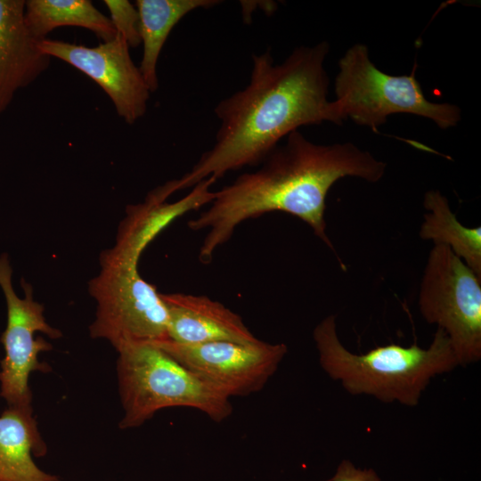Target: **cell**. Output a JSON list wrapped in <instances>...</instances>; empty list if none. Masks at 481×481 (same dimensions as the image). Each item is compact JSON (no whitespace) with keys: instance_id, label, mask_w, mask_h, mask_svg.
<instances>
[{"instance_id":"cell-1","label":"cell","mask_w":481,"mask_h":481,"mask_svg":"<svg viewBox=\"0 0 481 481\" xmlns=\"http://www.w3.org/2000/svg\"><path fill=\"white\" fill-rule=\"evenodd\" d=\"M329 50L326 41L299 46L279 64L270 48L253 53L249 83L215 108L220 126L213 146L189 172L161 185L164 192L169 197L207 178L261 164L300 126L330 122Z\"/></svg>"},{"instance_id":"cell-2","label":"cell","mask_w":481,"mask_h":481,"mask_svg":"<svg viewBox=\"0 0 481 481\" xmlns=\"http://www.w3.org/2000/svg\"><path fill=\"white\" fill-rule=\"evenodd\" d=\"M260 168L239 175L216 192L210 206L188 222L208 230L200 261L207 264L237 226L270 212H284L306 223L330 249L324 213L326 197L339 179L353 176L379 182L387 165L351 143L318 144L293 131L262 161Z\"/></svg>"},{"instance_id":"cell-3","label":"cell","mask_w":481,"mask_h":481,"mask_svg":"<svg viewBox=\"0 0 481 481\" xmlns=\"http://www.w3.org/2000/svg\"><path fill=\"white\" fill-rule=\"evenodd\" d=\"M313 337L320 365L332 379L349 394L372 395L383 403L416 406L435 376L459 365L449 338L438 328L428 348L389 344L359 355L340 342L334 315L322 320Z\"/></svg>"},{"instance_id":"cell-4","label":"cell","mask_w":481,"mask_h":481,"mask_svg":"<svg viewBox=\"0 0 481 481\" xmlns=\"http://www.w3.org/2000/svg\"><path fill=\"white\" fill-rule=\"evenodd\" d=\"M336 98L330 102L331 123L347 118L377 132L387 117L412 114L432 120L438 127L457 126L461 114L458 106L428 101L414 71L394 76L381 71L369 57L363 44L352 45L338 61L335 78Z\"/></svg>"},{"instance_id":"cell-5","label":"cell","mask_w":481,"mask_h":481,"mask_svg":"<svg viewBox=\"0 0 481 481\" xmlns=\"http://www.w3.org/2000/svg\"><path fill=\"white\" fill-rule=\"evenodd\" d=\"M117 371L124 408L120 428L141 426L159 410L189 407L220 422L232 412L230 397L153 344L118 350Z\"/></svg>"},{"instance_id":"cell-6","label":"cell","mask_w":481,"mask_h":481,"mask_svg":"<svg viewBox=\"0 0 481 481\" xmlns=\"http://www.w3.org/2000/svg\"><path fill=\"white\" fill-rule=\"evenodd\" d=\"M418 306L425 321L447 335L459 365L481 359V276L448 247L430 250Z\"/></svg>"},{"instance_id":"cell-7","label":"cell","mask_w":481,"mask_h":481,"mask_svg":"<svg viewBox=\"0 0 481 481\" xmlns=\"http://www.w3.org/2000/svg\"><path fill=\"white\" fill-rule=\"evenodd\" d=\"M100 263V273L89 282V293L97 303L91 336L107 339L117 351L167 340V307L155 286L140 275L137 265Z\"/></svg>"},{"instance_id":"cell-8","label":"cell","mask_w":481,"mask_h":481,"mask_svg":"<svg viewBox=\"0 0 481 481\" xmlns=\"http://www.w3.org/2000/svg\"><path fill=\"white\" fill-rule=\"evenodd\" d=\"M12 269L8 256H0V287L7 306V324L1 337L4 357L1 361L0 395L8 407L32 409V394L29 377L32 371H47L49 367L38 361V354L50 350L51 344L43 338H35L37 331L51 338L61 337V332L45 321L44 307L33 299L31 285L21 281L24 298H19L12 286Z\"/></svg>"},{"instance_id":"cell-9","label":"cell","mask_w":481,"mask_h":481,"mask_svg":"<svg viewBox=\"0 0 481 481\" xmlns=\"http://www.w3.org/2000/svg\"><path fill=\"white\" fill-rule=\"evenodd\" d=\"M228 397L261 390L287 354L283 343L215 341L196 345L153 344Z\"/></svg>"},{"instance_id":"cell-10","label":"cell","mask_w":481,"mask_h":481,"mask_svg":"<svg viewBox=\"0 0 481 481\" xmlns=\"http://www.w3.org/2000/svg\"><path fill=\"white\" fill-rule=\"evenodd\" d=\"M37 46L91 77L127 124L133 125L145 114L151 91L120 35L94 47L46 37L38 40Z\"/></svg>"},{"instance_id":"cell-11","label":"cell","mask_w":481,"mask_h":481,"mask_svg":"<svg viewBox=\"0 0 481 481\" xmlns=\"http://www.w3.org/2000/svg\"><path fill=\"white\" fill-rule=\"evenodd\" d=\"M216 181L209 177L198 183L186 196L172 203L151 192L143 203L128 206L116 244L102 254L101 260L137 265L143 251L172 222L213 200L216 192L210 188Z\"/></svg>"},{"instance_id":"cell-12","label":"cell","mask_w":481,"mask_h":481,"mask_svg":"<svg viewBox=\"0 0 481 481\" xmlns=\"http://www.w3.org/2000/svg\"><path fill=\"white\" fill-rule=\"evenodd\" d=\"M168 315L169 341L196 345L215 341H257L241 317L206 296L161 294Z\"/></svg>"},{"instance_id":"cell-13","label":"cell","mask_w":481,"mask_h":481,"mask_svg":"<svg viewBox=\"0 0 481 481\" xmlns=\"http://www.w3.org/2000/svg\"><path fill=\"white\" fill-rule=\"evenodd\" d=\"M24 0H0V115L15 93L33 83L49 67L24 20Z\"/></svg>"},{"instance_id":"cell-14","label":"cell","mask_w":481,"mask_h":481,"mask_svg":"<svg viewBox=\"0 0 481 481\" xmlns=\"http://www.w3.org/2000/svg\"><path fill=\"white\" fill-rule=\"evenodd\" d=\"M46 445L32 409L8 407L0 416V481H59L41 470L32 455L43 456Z\"/></svg>"},{"instance_id":"cell-15","label":"cell","mask_w":481,"mask_h":481,"mask_svg":"<svg viewBox=\"0 0 481 481\" xmlns=\"http://www.w3.org/2000/svg\"><path fill=\"white\" fill-rule=\"evenodd\" d=\"M217 0H137L140 36L143 46L139 69L151 93L158 89L157 63L173 28L199 8L217 5Z\"/></svg>"},{"instance_id":"cell-16","label":"cell","mask_w":481,"mask_h":481,"mask_svg":"<svg viewBox=\"0 0 481 481\" xmlns=\"http://www.w3.org/2000/svg\"><path fill=\"white\" fill-rule=\"evenodd\" d=\"M24 20L29 32L37 41L65 26L89 29L103 42L118 35L110 18L89 0H27Z\"/></svg>"},{"instance_id":"cell-17","label":"cell","mask_w":481,"mask_h":481,"mask_svg":"<svg viewBox=\"0 0 481 481\" xmlns=\"http://www.w3.org/2000/svg\"><path fill=\"white\" fill-rule=\"evenodd\" d=\"M427 213L420 228V237L434 245L448 247L470 269L481 276V228H469L458 220L448 200L439 191L424 196Z\"/></svg>"},{"instance_id":"cell-18","label":"cell","mask_w":481,"mask_h":481,"mask_svg":"<svg viewBox=\"0 0 481 481\" xmlns=\"http://www.w3.org/2000/svg\"><path fill=\"white\" fill-rule=\"evenodd\" d=\"M110 13V21L118 35L129 47L142 44L140 36V16L135 5L127 0H104Z\"/></svg>"},{"instance_id":"cell-19","label":"cell","mask_w":481,"mask_h":481,"mask_svg":"<svg viewBox=\"0 0 481 481\" xmlns=\"http://www.w3.org/2000/svg\"><path fill=\"white\" fill-rule=\"evenodd\" d=\"M327 481H382L373 469L355 467L349 460L338 464L335 474Z\"/></svg>"}]
</instances>
